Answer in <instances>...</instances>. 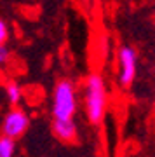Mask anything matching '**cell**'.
Masks as SVG:
<instances>
[{"label": "cell", "mask_w": 155, "mask_h": 157, "mask_svg": "<svg viewBox=\"0 0 155 157\" xmlns=\"http://www.w3.org/2000/svg\"><path fill=\"white\" fill-rule=\"evenodd\" d=\"M84 110L91 124H101L108 107V87L101 73H89L84 82Z\"/></svg>", "instance_id": "cell-1"}, {"label": "cell", "mask_w": 155, "mask_h": 157, "mask_svg": "<svg viewBox=\"0 0 155 157\" xmlns=\"http://www.w3.org/2000/svg\"><path fill=\"white\" fill-rule=\"evenodd\" d=\"M77 108L78 98L75 84L68 78L58 80L52 91V105H51L52 119H73Z\"/></svg>", "instance_id": "cell-2"}, {"label": "cell", "mask_w": 155, "mask_h": 157, "mask_svg": "<svg viewBox=\"0 0 155 157\" xmlns=\"http://www.w3.org/2000/svg\"><path fill=\"white\" fill-rule=\"evenodd\" d=\"M138 72L136 51L129 45H122L117 52V82L120 87H131Z\"/></svg>", "instance_id": "cell-3"}, {"label": "cell", "mask_w": 155, "mask_h": 157, "mask_svg": "<svg viewBox=\"0 0 155 157\" xmlns=\"http://www.w3.org/2000/svg\"><path fill=\"white\" fill-rule=\"evenodd\" d=\"M28 126H30V117L25 110L17 107H12L9 112L4 115V121H2V135L9 136V138H21L25 133H26Z\"/></svg>", "instance_id": "cell-4"}, {"label": "cell", "mask_w": 155, "mask_h": 157, "mask_svg": "<svg viewBox=\"0 0 155 157\" xmlns=\"http://www.w3.org/2000/svg\"><path fill=\"white\" fill-rule=\"evenodd\" d=\"M52 133L58 140L72 143L77 138V124L73 119H52Z\"/></svg>", "instance_id": "cell-5"}, {"label": "cell", "mask_w": 155, "mask_h": 157, "mask_svg": "<svg viewBox=\"0 0 155 157\" xmlns=\"http://www.w3.org/2000/svg\"><path fill=\"white\" fill-rule=\"evenodd\" d=\"M4 93H6L7 101L11 103L12 107L19 105V101H21V98H23V89L16 80H9V82L4 86Z\"/></svg>", "instance_id": "cell-6"}, {"label": "cell", "mask_w": 155, "mask_h": 157, "mask_svg": "<svg viewBox=\"0 0 155 157\" xmlns=\"http://www.w3.org/2000/svg\"><path fill=\"white\" fill-rule=\"evenodd\" d=\"M16 152V140L2 135L0 138V157H14Z\"/></svg>", "instance_id": "cell-7"}, {"label": "cell", "mask_w": 155, "mask_h": 157, "mask_svg": "<svg viewBox=\"0 0 155 157\" xmlns=\"http://www.w3.org/2000/svg\"><path fill=\"white\" fill-rule=\"evenodd\" d=\"M7 39H9V26L6 19H0V44H6Z\"/></svg>", "instance_id": "cell-8"}, {"label": "cell", "mask_w": 155, "mask_h": 157, "mask_svg": "<svg viewBox=\"0 0 155 157\" xmlns=\"http://www.w3.org/2000/svg\"><path fill=\"white\" fill-rule=\"evenodd\" d=\"M9 59V49L6 47V44H0V63H4Z\"/></svg>", "instance_id": "cell-9"}]
</instances>
